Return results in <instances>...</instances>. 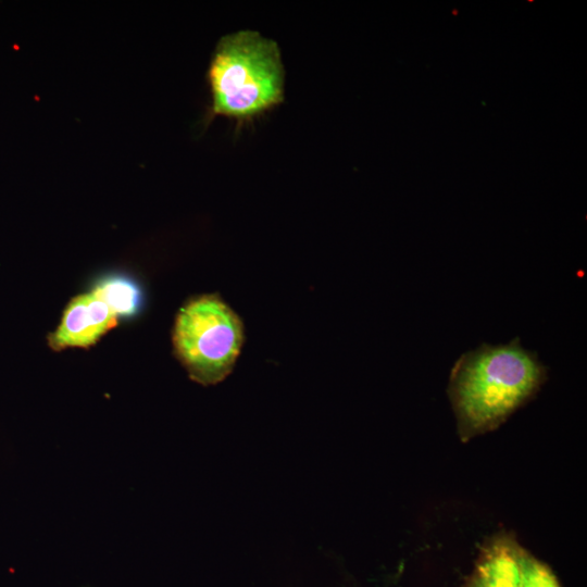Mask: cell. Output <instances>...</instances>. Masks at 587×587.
<instances>
[{
  "label": "cell",
  "instance_id": "2",
  "mask_svg": "<svg viewBox=\"0 0 587 587\" xmlns=\"http://www.w3.org/2000/svg\"><path fill=\"white\" fill-rule=\"evenodd\" d=\"M208 80L212 101L205 125L217 115L235 120L237 127L251 123L284 100L285 70L278 45L249 29L222 37Z\"/></svg>",
  "mask_w": 587,
  "mask_h": 587
},
{
  "label": "cell",
  "instance_id": "3",
  "mask_svg": "<svg viewBox=\"0 0 587 587\" xmlns=\"http://www.w3.org/2000/svg\"><path fill=\"white\" fill-rule=\"evenodd\" d=\"M242 342L240 319L216 295L195 297L177 313L174 350L197 383L213 385L223 380L232 372Z\"/></svg>",
  "mask_w": 587,
  "mask_h": 587
},
{
  "label": "cell",
  "instance_id": "7",
  "mask_svg": "<svg viewBox=\"0 0 587 587\" xmlns=\"http://www.w3.org/2000/svg\"><path fill=\"white\" fill-rule=\"evenodd\" d=\"M521 587H560L551 570L538 560L523 554Z\"/></svg>",
  "mask_w": 587,
  "mask_h": 587
},
{
  "label": "cell",
  "instance_id": "6",
  "mask_svg": "<svg viewBox=\"0 0 587 587\" xmlns=\"http://www.w3.org/2000/svg\"><path fill=\"white\" fill-rule=\"evenodd\" d=\"M117 317H133L142 304V294L138 284L126 275H107L95 284L91 290Z\"/></svg>",
  "mask_w": 587,
  "mask_h": 587
},
{
  "label": "cell",
  "instance_id": "1",
  "mask_svg": "<svg viewBox=\"0 0 587 587\" xmlns=\"http://www.w3.org/2000/svg\"><path fill=\"white\" fill-rule=\"evenodd\" d=\"M546 367L515 338L507 345L483 344L463 353L450 378L459 423L469 432L501 423L540 387Z\"/></svg>",
  "mask_w": 587,
  "mask_h": 587
},
{
  "label": "cell",
  "instance_id": "4",
  "mask_svg": "<svg viewBox=\"0 0 587 587\" xmlns=\"http://www.w3.org/2000/svg\"><path fill=\"white\" fill-rule=\"evenodd\" d=\"M117 323V315L92 291L80 294L67 303L48 344L55 351L89 348Z\"/></svg>",
  "mask_w": 587,
  "mask_h": 587
},
{
  "label": "cell",
  "instance_id": "5",
  "mask_svg": "<svg viewBox=\"0 0 587 587\" xmlns=\"http://www.w3.org/2000/svg\"><path fill=\"white\" fill-rule=\"evenodd\" d=\"M522 558L510 540L495 541L482 555L471 587H521Z\"/></svg>",
  "mask_w": 587,
  "mask_h": 587
}]
</instances>
